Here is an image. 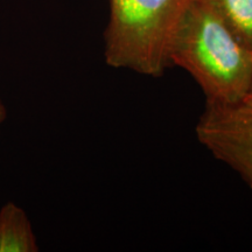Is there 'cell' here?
Returning <instances> with one entry per match:
<instances>
[{"instance_id": "6", "label": "cell", "mask_w": 252, "mask_h": 252, "mask_svg": "<svg viewBox=\"0 0 252 252\" xmlns=\"http://www.w3.org/2000/svg\"><path fill=\"white\" fill-rule=\"evenodd\" d=\"M6 116H7V112H6V108L4 105V103L1 102L0 99V124L6 119Z\"/></svg>"}, {"instance_id": "7", "label": "cell", "mask_w": 252, "mask_h": 252, "mask_svg": "<svg viewBox=\"0 0 252 252\" xmlns=\"http://www.w3.org/2000/svg\"><path fill=\"white\" fill-rule=\"evenodd\" d=\"M249 94H252V80H251V86H250V91H249Z\"/></svg>"}, {"instance_id": "3", "label": "cell", "mask_w": 252, "mask_h": 252, "mask_svg": "<svg viewBox=\"0 0 252 252\" xmlns=\"http://www.w3.org/2000/svg\"><path fill=\"white\" fill-rule=\"evenodd\" d=\"M195 132L197 140L252 189V94L231 103L207 102Z\"/></svg>"}, {"instance_id": "1", "label": "cell", "mask_w": 252, "mask_h": 252, "mask_svg": "<svg viewBox=\"0 0 252 252\" xmlns=\"http://www.w3.org/2000/svg\"><path fill=\"white\" fill-rule=\"evenodd\" d=\"M169 62L194 78L207 102H236L250 91L252 53L204 0L189 6L173 39Z\"/></svg>"}, {"instance_id": "4", "label": "cell", "mask_w": 252, "mask_h": 252, "mask_svg": "<svg viewBox=\"0 0 252 252\" xmlns=\"http://www.w3.org/2000/svg\"><path fill=\"white\" fill-rule=\"evenodd\" d=\"M39 251L36 236L26 213L13 202L0 209V252Z\"/></svg>"}, {"instance_id": "5", "label": "cell", "mask_w": 252, "mask_h": 252, "mask_svg": "<svg viewBox=\"0 0 252 252\" xmlns=\"http://www.w3.org/2000/svg\"><path fill=\"white\" fill-rule=\"evenodd\" d=\"M252 53V0H204Z\"/></svg>"}, {"instance_id": "2", "label": "cell", "mask_w": 252, "mask_h": 252, "mask_svg": "<svg viewBox=\"0 0 252 252\" xmlns=\"http://www.w3.org/2000/svg\"><path fill=\"white\" fill-rule=\"evenodd\" d=\"M194 0H111L105 31L106 64L149 77L171 65L176 31Z\"/></svg>"}]
</instances>
